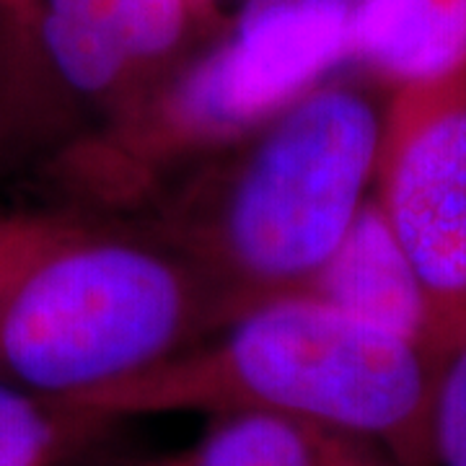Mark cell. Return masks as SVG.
<instances>
[{
	"mask_svg": "<svg viewBox=\"0 0 466 466\" xmlns=\"http://www.w3.org/2000/svg\"><path fill=\"white\" fill-rule=\"evenodd\" d=\"M60 223V213L0 210V314L21 272Z\"/></svg>",
	"mask_w": 466,
	"mask_h": 466,
	"instance_id": "7c38bea8",
	"label": "cell"
},
{
	"mask_svg": "<svg viewBox=\"0 0 466 466\" xmlns=\"http://www.w3.org/2000/svg\"><path fill=\"white\" fill-rule=\"evenodd\" d=\"M373 198L415 267L443 363L466 345V63L389 91Z\"/></svg>",
	"mask_w": 466,
	"mask_h": 466,
	"instance_id": "8992f818",
	"label": "cell"
},
{
	"mask_svg": "<svg viewBox=\"0 0 466 466\" xmlns=\"http://www.w3.org/2000/svg\"><path fill=\"white\" fill-rule=\"evenodd\" d=\"M213 3H216V0H192V5H195L198 11H202L205 16L216 18L213 16Z\"/></svg>",
	"mask_w": 466,
	"mask_h": 466,
	"instance_id": "9a60e30c",
	"label": "cell"
},
{
	"mask_svg": "<svg viewBox=\"0 0 466 466\" xmlns=\"http://www.w3.org/2000/svg\"><path fill=\"white\" fill-rule=\"evenodd\" d=\"M433 466H466V345L443 360L431 417Z\"/></svg>",
	"mask_w": 466,
	"mask_h": 466,
	"instance_id": "8fae6325",
	"label": "cell"
},
{
	"mask_svg": "<svg viewBox=\"0 0 466 466\" xmlns=\"http://www.w3.org/2000/svg\"><path fill=\"white\" fill-rule=\"evenodd\" d=\"M379 88L366 73L324 78L184 171L135 226L202 269L236 319L299 296L373 192L389 101Z\"/></svg>",
	"mask_w": 466,
	"mask_h": 466,
	"instance_id": "6da1fadb",
	"label": "cell"
},
{
	"mask_svg": "<svg viewBox=\"0 0 466 466\" xmlns=\"http://www.w3.org/2000/svg\"><path fill=\"white\" fill-rule=\"evenodd\" d=\"M21 3H24V0H0V16H8V14L18 11Z\"/></svg>",
	"mask_w": 466,
	"mask_h": 466,
	"instance_id": "5bb4252c",
	"label": "cell"
},
{
	"mask_svg": "<svg viewBox=\"0 0 466 466\" xmlns=\"http://www.w3.org/2000/svg\"><path fill=\"white\" fill-rule=\"evenodd\" d=\"M101 422L0 381V466H55Z\"/></svg>",
	"mask_w": 466,
	"mask_h": 466,
	"instance_id": "30bf717a",
	"label": "cell"
},
{
	"mask_svg": "<svg viewBox=\"0 0 466 466\" xmlns=\"http://www.w3.org/2000/svg\"><path fill=\"white\" fill-rule=\"evenodd\" d=\"M236 321L202 269L135 223L60 216L0 314V373L66 404Z\"/></svg>",
	"mask_w": 466,
	"mask_h": 466,
	"instance_id": "3957f363",
	"label": "cell"
},
{
	"mask_svg": "<svg viewBox=\"0 0 466 466\" xmlns=\"http://www.w3.org/2000/svg\"><path fill=\"white\" fill-rule=\"evenodd\" d=\"M441 368L420 342L288 296L60 407L101 425L168 412H278L368 438L401 466H433Z\"/></svg>",
	"mask_w": 466,
	"mask_h": 466,
	"instance_id": "7a4b0ae2",
	"label": "cell"
},
{
	"mask_svg": "<svg viewBox=\"0 0 466 466\" xmlns=\"http://www.w3.org/2000/svg\"><path fill=\"white\" fill-rule=\"evenodd\" d=\"M171 466H401L389 451L321 422L278 412H223Z\"/></svg>",
	"mask_w": 466,
	"mask_h": 466,
	"instance_id": "9c48e42d",
	"label": "cell"
},
{
	"mask_svg": "<svg viewBox=\"0 0 466 466\" xmlns=\"http://www.w3.org/2000/svg\"><path fill=\"white\" fill-rule=\"evenodd\" d=\"M135 466H171V464H168V456H164V459H153V461H143V464H135Z\"/></svg>",
	"mask_w": 466,
	"mask_h": 466,
	"instance_id": "2e32d148",
	"label": "cell"
},
{
	"mask_svg": "<svg viewBox=\"0 0 466 466\" xmlns=\"http://www.w3.org/2000/svg\"><path fill=\"white\" fill-rule=\"evenodd\" d=\"M466 63V0H358L348 66L397 88Z\"/></svg>",
	"mask_w": 466,
	"mask_h": 466,
	"instance_id": "ba28073f",
	"label": "cell"
},
{
	"mask_svg": "<svg viewBox=\"0 0 466 466\" xmlns=\"http://www.w3.org/2000/svg\"><path fill=\"white\" fill-rule=\"evenodd\" d=\"M352 14H238L125 112L52 150L47 174L104 210L148 208L168 184L228 148L348 66Z\"/></svg>",
	"mask_w": 466,
	"mask_h": 466,
	"instance_id": "277c9868",
	"label": "cell"
},
{
	"mask_svg": "<svg viewBox=\"0 0 466 466\" xmlns=\"http://www.w3.org/2000/svg\"><path fill=\"white\" fill-rule=\"evenodd\" d=\"M210 26L192 0H24L0 16V153L55 133L57 112H81V133L125 112L216 39Z\"/></svg>",
	"mask_w": 466,
	"mask_h": 466,
	"instance_id": "5b68a950",
	"label": "cell"
},
{
	"mask_svg": "<svg viewBox=\"0 0 466 466\" xmlns=\"http://www.w3.org/2000/svg\"><path fill=\"white\" fill-rule=\"evenodd\" d=\"M358 0H244L241 11L257 14V11H278V8H334L355 14Z\"/></svg>",
	"mask_w": 466,
	"mask_h": 466,
	"instance_id": "4fadbf2b",
	"label": "cell"
},
{
	"mask_svg": "<svg viewBox=\"0 0 466 466\" xmlns=\"http://www.w3.org/2000/svg\"><path fill=\"white\" fill-rule=\"evenodd\" d=\"M299 296L428 348V311L415 267L373 192Z\"/></svg>",
	"mask_w": 466,
	"mask_h": 466,
	"instance_id": "52a82bcc",
	"label": "cell"
}]
</instances>
